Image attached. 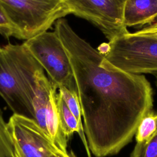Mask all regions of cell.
Segmentation results:
<instances>
[{"instance_id":"cell-1","label":"cell","mask_w":157,"mask_h":157,"mask_svg":"<svg viewBox=\"0 0 157 157\" xmlns=\"http://www.w3.org/2000/svg\"><path fill=\"white\" fill-rule=\"evenodd\" d=\"M71 61L89 149L96 157L118 153L153 110L152 87L143 75L107 69L102 54L81 38L67 20L55 23Z\"/></svg>"},{"instance_id":"cell-2","label":"cell","mask_w":157,"mask_h":157,"mask_svg":"<svg viewBox=\"0 0 157 157\" xmlns=\"http://www.w3.org/2000/svg\"><path fill=\"white\" fill-rule=\"evenodd\" d=\"M101 65L133 74L157 72V37L136 32L122 34L106 44Z\"/></svg>"},{"instance_id":"cell-3","label":"cell","mask_w":157,"mask_h":157,"mask_svg":"<svg viewBox=\"0 0 157 157\" xmlns=\"http://www.w3.org/2000/svg\"><path fill=\"white\" fill-rule=\"evenodd\" d=\"M0 4L14 28L15 37L25 40L71 13L62 0H0Z\"/></svg>"},{"instance_id":"cell-4","label":"cell","mask_w":157,"mask_h":157,"mask_svg":"<svg viewBox=\"0 0 157 157\" xmlns=\"http://www.w3.org/2000/svg\"><path fill=\"white\" fill-rule=\"evenodd\" d=\"M23 45L47 72L49 80L57 89L64 87L77 93L71 61L55 31L41 33L26 40Z\"/></svg>"},{"instance_id":"cell-5","label":"cell","mask_w":157,"mask_h":157,"mask_svg":"<svg viewBox=\"0 0 157 157\" xmlns=\"http://www.w3.org/2000/svg\"><path fill=\"white\" fill-rule=\"evenodd\" d=\"M71 13L98 28L109 41L128 33L124 9L128 0H62Z\"/></svg>"},{"instance_id":"cell-6","label":"cell","mask_w":157,"mask_h":157,"mask_svg":"<svg viewBox=\"0 0 157 157\" xmlns=\"http://www.w3.org/2000/svg\"><path fill=\"white\" fill-rule=\"evenodd\" d=\"M7 123L16 157H50L59 149L35 119L13 113Z\"/></svg>"},{"instance_id":"cell-7","label":"cell","mask_w":157,"mask_h":157,"mask_svg":"<svg viewBox=\"0 0 157 157\" xmlns=\"http://www.w3.org/2000/svg\"><path fill=\"white\" fill-rule=\"evenodd\" d=\"M0 96L13 113L35 119L33 102L21 88L3 50L0 55Z\"/></svg>"},{"instance_id":"cell-8","label":"cell","mask_w":157,"mask_h":157,"mask_svg":"<svg viewBox=\"0 0 157 157\" xmlns=\"http://www.w3.org/2000/svg\"><path fill=\"white\" fill-rule=\"evenodd\" d=\"M126 27H143L157 20V0H128L124 9Z\"/></svg>"},{"instance_id":"cell-9","label":"cell","mask_w":157,"mask_h":157,"mask_svg":"<svg viewBox=\"0 0 157 157\" xmlns=\"http://www.w3.org/2000/svg\"><path fill=\"white\" fill-rule=\"evenodd\" d=\"M56 105L60 124L64 134L69 140L74 132H77L85 147L88 157H91L84 129L80 126L77 118L68 108L59 92L56 94Z\"/></svg>"},{"instance_id":"cell-10","label":"cell","mask_w":157,"mask_h":157,"mask_svg":"<svg viewBox=\"0 0 157 157\" xmlns=\"http://www.w3.org/2000/svg\"><path fill=\"white\" fill-rule=\"evenodd\" d=\"M157 129V113L151 110L141 120L138 125L135 137L137 143L146 141Z\"/></svg>"},{"instance_id":"cell-11","label":"cell","mask_w":157,"mask_h":157,"mask_svg":"<svg viewBox=\"0 0 157 157\" xmlns=\"http://www.w3.org/2000/svg\"><path fill=\"white\" fill-rule=\"evenodd\" d=\"M0 157H16L13 141L9 133L7 123L0 109Z\"/></svg>"},{"instance_id":"cell-12","label":"cell","mask_w":157,"mask_h":157,"mask_svg":"<svg viewBox=\"0 0 157 157\" xmlns=\"http://www.w3.org/2000/svg\"><path fill=\"white\" fill-rule=\"evenodd\" d=\"M130 157H157V129L146 141L136 142Z\"/></svg>"},{"instance_id":"cell-13","label":"cell","mask_w":157,"mask_h":157,"mask_svg":"<svg viewBox=\"0 0 157 157\" xmlns=\"http://www.w3.org/2000/svg\"><path fill=\"white\" fill-rule=\"evenodd\" d=\"M58 92L62 96L68 108L77 118L80 126L83 129L82 121L81 108L77 93L71 91L64 87L59 88L58 89Z\"/></svg>"},{"instance_id":"cell-14","label":"cell","mask_w":157,"mask_h":157,"mask_svg":"<svg viewBox=\"0 0 157 157\" xmlns=\"http://www.w3.org/2000/svg\"><path fill=\"white\" fill-rule=\"evenodd\" d=\"M0 34L6 38L15 36L14 28L0 4Z\"/></svg>"},{"instance_id":"cell-15","label":"cell","mask_w":157,"mask_h":157,"mask_svg":"<svg viewBox=\"0 0 157 157\" xmlns=\"http://www.w3.org/2000/svg\"><path fill=\"white\" fill-rule=\"evenodd\" d=\"M135 32L139 34H148L157 37V20Z\"/></svg>"},{"instance_id":"cell-16","label":"cell","mask_w":157,"mask_h":157,"mask_svg":"<svg viewBox=\"0 0 157 157\" xmlns=\"http://www.w3.org/2000/svg\"><path fill=\"white\" fill-rule=\"evenodd\" d=\"M50 157H76L72 151L71 152H64L59 149L57 150L56 151L53 152Z\"/></svg>"},{"instance_id":"cell-17","label":"cell","mask_w":157,"mask_h":157,"mask_svg":"<svg viewBox=\"0 0 157 157\" xmlns=\"http://www.w3.org/2000/svg\"><path fill=\"white\" fill-rule=\"evenodd\" d=\"M153 76H154V77H155V85H156V88H157V72L156 73H154L153 74H152Z\"/></svg>"},{"instance_id":"cell-18","label":"cell","mask_w":157,"mask_h":157,"mask_svg":"<svg viewBox=\"0 0 157 157\" xmlns=\"http://www.w3.org/2000/svg\"><path fill=\"white\" fill-rule=\"evenodd\" d=\"M2 48H1V47H0V55H1V53H2Z\"/></svg>"}]
</instances>
